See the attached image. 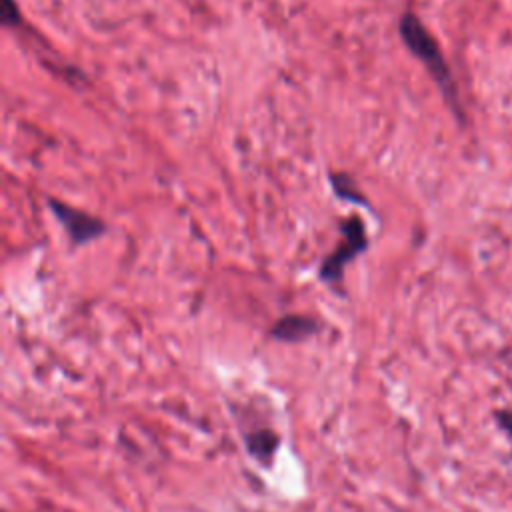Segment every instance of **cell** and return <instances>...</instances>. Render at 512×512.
I'll list each match as a JSON object with an SVG mask.
<instances>
[{"label":"cell","instance_id":"cell-2","mask_svg":"<svg viewBox=\"0 0 512 512\" xmlns=\"http://www.w3.org/2000/svg\"><path fill=\"white\" fill-rule=\"evenodd\" d=\"M340 234L342 240L340 244L322 260L318 276L322 282H326L328 286H332L334 290L342 292V282H344V270L346 266L360 256L366 248H368V234H366V226L364 220L356 214H350L348 218H344L340 224Z\"/></svg>","mask_w":512,"mask_h":512},{"label":"cell","instance_id":"cell-4","mask_svg":"<svg viewBox=\"0 0 512 512\" xmlns=\"http://www.w3.org/2000/svg\"><path fill=\"white\" fill-rule=\"evenodd\" d=\"M318 330H320V324L316 318L308 314H286L272 324L270 338L276 342L298 344L312 338Z\"/></svg>","mask_w":512,"mask_h":512},{"label":"cell","instance_id":"cell-1","mask_svg":"<svg viewBox=\"0 0 512 512\" xmlns=\"http://www.w3.org/2000/svg\"><path fill=\"white\" fill-rule=\"evenodd\" d=\"M398 34L404 42V46L412 52L416 60L426 68L428 76L438 86L446 106L452 110L454 118L462 124L464 122V108L460 104L458 88L454 82V76L450 72V66L436 42V38L430 34V30L424 26V22L410 10H406L398 20Z\"/></svg>","mask_w":512,"mask_h":512},{"label":"cell","instance_id":"cell-5","mask_svg":"<svg viewBox=\"0 0 512 512\" xmlns=\"http://www.w3.org/2000/svg\"><path fill=\"white\" fill-rule=\"evenodd\" d=\"M248 454L264 468H270L280 446V436L270 428H258L244 436Z\"/></svg>","mask_w":512,"mask_h":512},{"label":"cell","instance_id":"cell-3","mask_svg":"<svg viewBox=\"0 0 512 512\" xmlns=\"http://www.w3.org/2000/svg\"><path fill=\"white\" fill-rule=\"evenodd\" d=\"M46 204L52 210V214L56 216V220L64 226V232L74 246L88 244V242L104 236L108 230V226L102 218L92 216L80 208H74V206L66 204L64 200L48 198Z\"/></svg>","mask_w":512,"mask_h":512},{"label":"cell","instance_id":"cell-7","mask_svg":"<svg viewBox=\"0 0 512 512\" xmlns=\"http://www.w3.org/2000/svg\"><path fill=\"white\" fill-rule=\"evenodd\" d=\"M496 422L500 424L502 430H506V434L512 436V412L510 410H498L496 412Z\"/></svg>","mask_w":512,"mask_h":512},{"label":"cell","instance_id":"cell-8","mask_svg":"<svg viewBox=\"0 0 512 512\" xmlns=\"http://www.w3.org/2000/svg\"><path fill=\"white\" fill-rule=\"evenodd\" d=\"M6 4H8V8L4 10L2 20H4L6 24H16V20H18V6L14 4V0H6Z\"/></svg>","mask_w":512,"mask_h":512},{"label":"cell","instance_id":"cell-6","mask_svg":"<svg viewBox=\"0 0 512 512\" xmlns=\"http://www.w3.org/2000/svg\"><path fill=\"white\" fill-rule=\"evenodd\" d=\"M328 180H330V186H332V190H334V194H336L338 198L370 208V202H368L366 196L356 188V184H354V180H352L350 174H346V172H330V174H328Z\"/></svg>","mask_w":512,"mask_h":512}]
</instances>
